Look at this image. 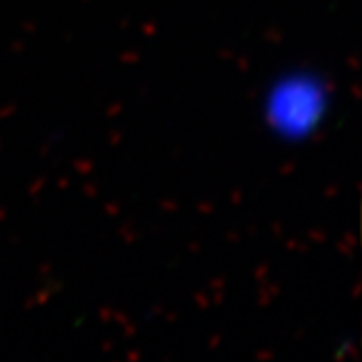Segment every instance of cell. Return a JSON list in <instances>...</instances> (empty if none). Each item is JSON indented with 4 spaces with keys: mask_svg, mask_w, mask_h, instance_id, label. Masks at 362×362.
Wrapping results in <instances>:
<instances>
[{
    "mask_svg": "<svg viewBox=\"0 0 362 362\" xmlns=\"http://www.w3.org/2000/svg\"><path fill=\"white\" fill-rule=\"evenodd\" d=\"M330 107L326 78L312 71H290L268 85L262 99V121L280 141L300 143L320 131Z\"/></svg>",
    "mask_w": 362,
    "mask_h": 362,
    "instance_id": "1",
    "label": "cell"
}]
</instances>
